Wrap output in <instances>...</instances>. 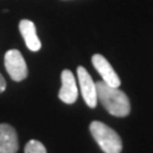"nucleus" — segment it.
I'll return each mask as SVG.
<instances>
[{
  "mask_svg": "<svg viewBox=\"0 0 153 153\" xmlns=\"http://www.w3.org/2000/svg\"><path fill=\"white\" fill-rule=\"evenodd\" d=\"M97 87V100L103 105L110 115L117 117L128 116L130 112V101L121 89L111 87L101 80L96 83Z\"/></svg>",
  "mask_w": 153,
  "mask_h": 153,
  "instance_id": "nucleus-1",
  "label": "nucleus"
},
{
  "mask_svg": "<svg viewBox=\"0 0 153 153\" xmlns=\"http://www.w3.org/2000/svg\"><path fill=\"white\" fill-rule=\"evenodd\" d=\"M89 130L93 139L105 153H120L123 151V140L119 134L108 125L101 121H92Z\"/></svg>",
  "mask_w": 153,
  "mask_h": 153,
  "instance_id": "nucleus-2",
  "label": "nucleus"
},
{
  "mask_svg": "<svg viewBox=\"0 0 153 153\" xmlns=\"http://www.w3.org/2000/svg\"><path fill=\"white\" fill-rule=\"evenodd\" d=\"M4 65L10 75V78L16 82H21V80L26 79L28 75V68L26 64L25 57L18 50H9L7 51L5 56H4Z\"/></svg>",
  "mask_w": 153,
  "mask_h": 153,
  "instance_id": "nucleus-3",
  "label": "nucleus"
},
{
  "mask_svg": "<svg viewBox=\"0 0 153 153\" xmlns=\"http://www.w3.org/2000/svg\"><path fill=\"white\" fill-rule=\"evenodd\" d=\"M76 75H78V82H79V88L80 93L84 100V102L88 105V107L94 108L97 106V87L96 83L93 82L92 76L87 71V69L83 66H78L76 69Z\"/></svg>",
  "mask_w": 153,
  "mask_h": 153,
  "instance_id": "nucleus-4",
  "label": "nucleus"
},
{
  "mask_svg": "<svg viewBox=\"0 0 153 153\" xmlns=\"http://www.w3.org/2000/svg\"><path fill=\"white\" fill-rule=\"evenodd\" d=\"M92 64L94 66V69L98 71V74L102 76V80L105 83L115 88L120 87L121 80L106 57L100 54H94L92 56Z\"/></svg>",
  "mask_w": 153,
  "mask_h": 153,
  "instance_id": "nucleus-5",
  "label": "nucleus"
},
{
  "mask_svg": "<svg viewBox=\"0 0 153 153\" xmlns=\"http://www.w3.org/2000/svg\"><path fill=\"white\" fill-rule=\"evenodd\" d=\"M78 84L75 82L74 74L65 69L61 71V88L59 91V98L66 105H71L78 98Z\"/></svg>",
  "mask_w": 153,
  "mask_h": 153,
  "instance_id": "nucleus-6",
  "label": "nucleus"
},
{
  "mask_svg": "<svg viewBox=\"0 0 153 153\" xmlns=\"http://www.w3.org/2000/svg\"><path fill=\"white\" fill-rule=\"evenodd\" d=\"M18 148L16 129L9 124H0V153H17Z\"/></svg>",
  "mask_w": 153,
  "mask_h": 153,
  "instance_id": "nucleus-7",
  "label": "nucleus"
},
{
  "mask_svg": "<svg viewBox=\"0 0 153 153\" xmlns=\"http://www.w3.org/2000/svg\"><path fill=\"white\" fill-rule=\"evenodd\" d=\"M19 31L22 33V37L25 38L26 46L31 51H38L41 49V41L37 36L36 26L32 21L22 19V21L19 22Z\"/></svg>",
  "mask_w": 153,
  "mask_h": 153,
  "instance_id": "nucleus-8",
  "label": "nucleus"
},
{
  "mask_svg": "<svg viewBox=\"0 0 153 153\" xmlns=\"http://www.w3.org/2000/svg\"><path fill=\"white\" fill-rule=\"evenodd\" d=\"M25 153H47L45 146L41 142L32 139L26 144Z\"/></svg>",
  "mask_w": 153,
  "mask_h": 153,
  "instance_id": "nucleus-9",
  "label": "nucleus"
},
{
  "mask_svg": "<svg viewBox=\"0 0 153 153\" xmlns=\"http://www.w3.org/2000/svg\"><path fill=\"white\" fill-rule=\"evenodd\" d=\"M7 88V82H5V79H4V76L0 74V93L4 92Z\"/></svg>",
  "mask_w": 153,
  "mask_h": 153,
  "instance_id": "nucleus-10",
  "label": "nucleus"
}]
</instances>
